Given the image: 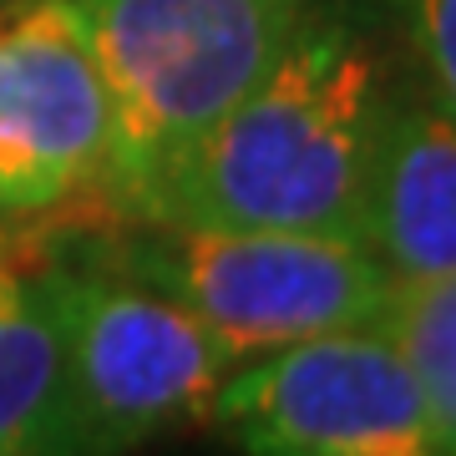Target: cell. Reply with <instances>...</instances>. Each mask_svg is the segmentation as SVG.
Here are the masks:
<instances>
[{
  "label": "cell",
  "instance_id": "3957f363",
  "mask_svg": "<svg viewBox=\"0 0 456 456\" xmlns=\"http://www.w3.org/2000/svg\"><path fill=\"white\" fill-rule=\"evenodd\" d=\"M86 254L178 299L244 360L330 330L375 325L395 294L391 269L360 239L335 233L122 224Z\"/></svg>",
  "mask_w": 456,
  "mask_h": 456
},
{
  "label": "cell",
  "instance_id": "7a4b0ae2",
  "mask_svg": "<svg viewBox=\"0 0 456 456\" xmlns=\"http://www.w3.org/2000/svg\"><path fill=\"white\" fill-rule=\"evenodd\" d=\"M97 51L112 137L92 188L142 224L167 178L274 66L310 0H71Z\"/></svg>",
  "mask_w": 456,
  "mask_h": 456
},
{
  "label": "cell",
  "instance_id": "30bf717a",
  "mask_svg": "<svg viewBox=\"0 0 456 456\" xmlns=\"http://www.w3.org/2000/svg\"><path fill=\"white\" fill-rule=\"evenodd\" d=\"M380 5L406 36L421 82L456 117V0H380Z\"/></svg>",
  "mask_w": 456,
  "mask_h": 456
},
{
  "label": "cell",
  "instance_id": "52a82bcc",
  "mask_svg": "<svg viewBox=\"0 0 456 456\" xmlns=\"http://www.w3.org/2000/svg\"><path fill=\"white\" fill-rule=\"evenodd\" d=\"M360 244L395 284L456 274V117L426 82H401L391 97Z\"/></svg>",
  "mask_w": 456,
  "mask_h": 456
},
{
  "label": "cell",
  "instance_id": "8992f818",
  "mask_svg": "<svg viewBox=\"0 0 456 456\" xmlns=\"http://www.w3.org/2000/svg\"><path fill=\"white\" fill-rule=\"evenodd\" d=\"M112 102L71 0L0 5V224L92 198Z\"/></svg>",
  "mask_w": 456,
  "mask_h": 456
},
{
  "label": "cell",
  "instance_id": "277c9868",
  "mask_svg": "<svg viewBox=\"0 0 456 456\" xmlns=\"http://www.w3.org/2000/svg\"><path fill=\"white\" fill-rule=\"evenodd\" d=\"M51 279L77 456H127L163 431L208 421L218 386L244 365L224 335L86 248H56Z\"/></svg>",
  "mask_w": 456,
  "mask_h": 456
},
{
  "label": "cell",
  "instance_id": "8fae6325",
  "mask_svg": "<svg viewBox=\"0 0 456 456\" xmlns=\"http://www.w3.org/2000/svg\"><path fill=\"white\" fill-rule=\"evenodd\" d=\"M0 5H11V0H0Z\"/></svg>",
  "mask_w": 456,
  "mask_h": 456
},
{
  "label": "cell",
  "instance_id": "6da1fadb",
  "mask_svg": "<svg viewBox=\"0 0 456 456\" xmlns=\"http://www.w3.org/2000/svg\"><path fill=\"white\" fill-rule=\"evenodd\" d=\"M395 77L370 16L310 0L274 66L193 147L142 224L360 239Z\"/></svg>",
  "mask_w": 456,
  "mask_h": 456
},
{
  "label": "cell",
  "instance_id": "9c48e42d",
  "mask_svg": "<svg viewBox=\"0 0 456 456\" xmlns=\"http://www.w3.org/2000/svg\"><path fill=\"white\" fill-rule=\"evenodd\" d=\"M375 330L391 335L401 345V355L411 360V370L426 386V401L446 431V446L456 456V274L426 279V284H395Z\"/></svg>",
  "mask_w": 456,
  "mask_h": 456
},
{
  "label": "cell",
  "instance_id": "5b68a950",
  "mask_svg": "<svg viewBox=\"0 0 456 456\" xmlns=\"http://www.w3.org/2000/svg\"><path fill=\"white\" fill-rule=\"evenodd\" d=\"M208 421L244 456H452L426 386L375 325L244 360Z\"/></svg>",
  "mask_w": 456,
  "mask_h": 456
},
{
  "label": "cell",
  "instance_id": "ba28073f",
  "mask_svg": "<svg viewBox=\"0 0 456 456\" xmlns=\"http://www.w3.org/2000/svg\"><path fill=\"white\" fill-rule=\"evenodd\" d=\"M0 456H77L51 254L0 244Z\"/></svg>",
  "mask_w": 456,
  "mask_h": 456
}]
</instances>
